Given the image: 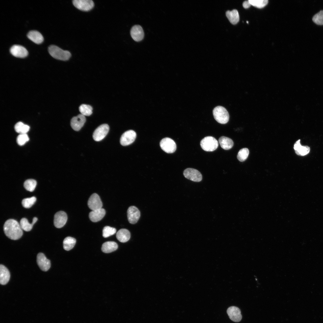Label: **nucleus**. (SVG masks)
I'll list each match as a JSON object with an SVG mask.
<instances>
[{"label": "nucleus", "instance_id": "nucleus-1", "mask_svg": "<svg viewBox=\"0 0 323 323\" xmlns=\"http://www.w3.org/2000/svg\"><path fill=\"white\" fill-rule=\"evenodd\" d=\"M3 229L6 235L13 240H17L22 236L23 231L20 224L16 220L10 219L5 223Z\"/></svg>", "mask_w": 323, "mask_h": 323}, {"label": "nucleus", "instance_id": "nucleus-2", "mask_svg": "<svg viewBox=\"0 0 323 323\" xmlns=\"http://www.w3.org/2000/svg\"><path fill=\"white\" fill-rule=\"evenodd\" d=\"M48 51L52 57L60 60H68L71 56L70 52L64 50L55 45H50L48 48Z\"/></svg>", "mask_w": 323, "mask_h": 323}, {"label": "nucleus", "instance_id": "nucleus-3", "mask_svg": "<svg viewBox=\"0 0 323 323\" xmlns=\"http://www.w3.org/2000/svg\"><path fill=\"white\" fill-rule=\"evenodd\" d=\"M213 113L215 120L221 124H225L229 120V114L223 107L221 106H216L213 110Z\"/></svg>", "mask_w": 323, "mask_h": 323}, {"label": "nucleus", "instance_id": "nucleus-4", "mask_svg": "<svg viewBox=\"0 0 323 323\" xmlns=\"http://www.w3.org/2000/svg\"><path fill=\"white\" fill-rule=\"evenodd\" d=\"M201 147L206 151H213L216 150L218 146L217 141L214 137L208 136L205 137L200 141Z\"/></svg>", "mask_w": 323, "mask_h": 323}, {"label": "nucleus", "instance_id": "nucleus-5", "mask_svg": "<svg viewBox=\"0 0 323 323\" xmlns=\"http://www.w3.org/2000/svg\"><path fill=\"white\" fill-rule=\"evenodd\" d=\"M162 149L167 153H174L176 150V146L175 141L169 138L162 139L160 143Z\"/></svg>", "mask_w": 323, "mask_h": 323}, {"label": "nucleus", "instance_id": "nucleus-6", "mask_svg": "<svg viewBox=\"0 0 323 323\" xmlns=\"http://www.w3.org/2000/svg\"><path fill=\"white\" fill-rule=\"evenodd\" d=\"M109 127L106 124H102L97 127L93 134V139L96 141H99L103 139L108 133Z\"/></svg>", "mask_w": 323, "mask_h": 323}, {"label": "nucleus", "instance_id": "nucleus-7", "mask_svg": "<svg viewBox=\"0 0 323 323\" xmlns=\"http://www.w3.org/2000/svg\"><path fill=\"white\" fill-rule=\"evenodd\" d=\"M183 175L187 179L195 182H199L202 179L200 173L196 169L187 168L183 172Z\"/></svg>", "mask_w": 323, "mask_h": 323}, {"label": "nucleus", "instance_id": "nucleus-8", "mask_svg": "<svg viewBox=\"0 0 323 323\" xmlns=\"http://www.w3.org/2000/svg\"><path fill=\"white\" fill-rule=\"evenodd\" d=\"M74 5L78 9L84 11H88L93 7L94 4L92 0H74Z\"/></svg>", "mask_w": 323, "mask_h": 323}, {"label": "nucleus", "instance_id": "nucleus-9", "mask_svg": "<svg viewBox=\"0 0 323 323\" xmlns=\"http://www.w3.org/2000/svg\"><path fill=\"white\" fill-rule=\"evenodd\" d=\"M136 136V133L134 131L130 130L126 131L121 137L120 143L124 146L129 145L134 141Z\"/></svg>", "mask_w": 323, "mask_h": 323}, {"label": "nucleus", "instance_id": "nucleus-10", "mask_svg": "<svg viewBox=\"0 0 323 323\" xmlns=\"http://www.w3.org/2000/svg\"><path fill=\"white\" fill-rule=\"evenodd\" d=\"M88 205L90 209L93 211L102 208L103 204L99 196L94 193L89 198Z\"/></svg>", "mask_w": 323, "mask_h": 323}, {"label": "nucleus", "instance_id": "nucleus-11", "mask_svg": "<svg viewBox=\"0 0 323 323\" xmlns=\"http://www.w3.org/2000/svg\"><path fill=\"white\" fill-rule=\"evenodd\" d=\"M127 216L129 222L132 224H135L137 222L140 217V212L135 206H131L127 210Z\"/></svg>", "mask_w": 323, "mask_h": 323}, {"label": "nucleus", "instance_id": "nucleus-12", "mask_svg": "<svg viewBox=\"0 0 323 323\" xmlns=\"http://www.w3.org/2000/svg\"><path fill=\"white\" fill-rule=\"evenodd\" d=\"M67 220V215L65 212L62 211H58L54 216V225L57 228H61L65 224Z\"/></svg>", "mask_w": 323, "mask_h": 323}, {"label": "nucleus", "instance_id": "nucleus-13", "mask_svg": "<svg viewBox=\"0 0 323 323\" xmlns=\"http://www.w3.org/2000/svg\"><path fill=\"white\" fill-rule=\"evenodd\" d=\"M11 54L14 56L23 58L27 57L28 52L24 47L19 45H15L12 46L10 49Z\"/></svg>", "mask_w": 323, "mask_h": 323}, {"label": "nucleus", "instance_id": "nucleus-14", "mask_svg": "<svg viewBox=\"0 0 323 323\" xmlns=\"http://www.w3.org/2000/svg\"><path fill=\"white\" fill-rule=\"evenodd\" d=\"M37 263L41 269L47 271L51 267L50 261L47 259L44 254L39 253L37 256Z\"/></svg>", "mask_w": 323, "mask_h": 323}, {"label": "nucleus", "instance_id": "nucleus-15", "mask_svg": "<svg viewBox=\"0 0 323 323\" xmlns=\"http://www.w3.org/2000/svg\"><path fill=\"white\" fill-rule=\"evenodd\" d=\"M86 121L85 116L81 114L73 117L71 121L72 128L76 131L79 130L83 126Z\"/></svg>", "mask_w": 323, "mask_h": 323}, {"label": "nucleus", "instance_id": "nucleus-16", "mask_svg": "<svg viewBox=\"0 0 323 323\" xmlns=\"http://www.w3.org/2000/svg\"><path fill=\"white\" fill-rule=\"evenodd\" d=\"M227 312L229 318L233 321L239 322L241 320L242 316L240 310L238 307H230L227 309Z\"/></svg>", "mask_w": 323, "mask_h": 323}, {"label": "nucleus", "instance_id": "nucleus-17", "mask_svg": "<svg viewBox=\"0 0 323 323\" xmlns=\"http://www.w3.org/2000/svg\"><path fill=\"white\" fill-rule=\"evenodd\" d=\"M130 35L135 41L139 42L144 38V33L142 27L139 25L133 26L130 30Z\"/></svg>", "mask_w": 323, "mask_h": 323}, {"label": "nucleus", "instance_id": "nucleus-18", "mask_svg": "<svg viewBox=\"0 0 323 323\" xmlns=\"http://www.w3.org/2000/svg\"><path fill=\"white\" fill-rule=\"evenodd\" d=\"M106 214L105 210L101 208L92 211L89 214L90 220L94 222H98L104 217Z\"/></svg>", "mask_w": 323, "mask_h": 323}, {"label": "nucleus", "instance_id": "nucleus-19", "mask_svg": "<svg viewBox=\"0 0 323 323\" xmlns=\"http://www.w3.org/2000/svg\"><path fill=\"white\" fill-rule=\"evenodd\" d=\"M300 140L297 141L295 143L293 148L295 153L299 156H304L309 153L310 151V147L307 146H303L300 143Z\"/></svg>", "mask_w": 323, "mask_h": 323}, {"label": "nucleus", "instance_id": "nucleus-20", "mask_svg": "<svg viewBox=\"0 0 323 323\" xmlns=\"http://www.w3.org/2000/svg\"><path fill=\"white\" fill-rule=\"evenodd\" d=\"M10 277L8 269L2 265H0V283L1 285L6 284L9 281Z\"/></svg>", "mask_w": 323, "mask_h": 323}, {"label": "nucleus", "instance_id": "nucleus-21", "mask_svg": "<svg viewBox=\"0 0 323 323\" xmlns=\"http://www.w3.org/2000/svg\"><path fill=\"white\" fill-rule=\"evenodd\" d=\"M27 36L29 39L36 44H40L43 41L44 38L42 35L36 31H30L28 33Z\"/></svg>", "mask_w": 323, "mask_h": 323}, {"label": "nucleus", "instance_id": "nucleus-22", "mask_svg": "<svg viewBox=\"0 0 323 323\" xmlns=\"http://www.w3.org/2000/svg\"><path fill=\"white\" fill-rule=\"evenodd\" d=\"M116 237L119 241L125 243L128 241L130 239V233L129 231L126 229H121L117 233Z\"/></svg>", "mask_w": 323, "mask_h": 323}, {"label": "nucleus", "instance_id": "nucleus-23", "mask_svg": "<svg viewBox=\"0 0 323 323\" xmlns=\"http://www.w3.org/2000/svg\"><path fill=\"white\" fill-rule=\"evenodd\" d=\"M118 248V245L114 241H107L102 245L101 250L105 253H109L116 250Z\"/></svg>", "mask_w": 323, "mask_h": 323}, {"label": "nucleus", "instance_id": "nucleus-24", "mask_svg": "<svg viewBox=\"0 0 323 323\" xmlns=\"http://www.w3.org/2000/svg\"><path fill=\"white\" fill-rule=\"evenodd\" d=\"M226 15L230 22L233 25L237 24L239 21V16L237 10L233 9L226 12Z\"/></svg>", "mask_w": 323, "mask_h": 323}, {"label": "nucleus", "instance_id": "nucleus-25", "mask_svg": "<svg viewBox=\"0 0 323 323\" xmlns=\"http://www.w3.org/2000/svg\"><path fill=\"white\" fill-rule=\"evenodd\" d=\"M221 147L225 150H228L233 146L234 143L231 138L224 136H221L219 139Z\"/></svg>", "mask_w": 323, "mask_h": 323}, {"label": "nucleus", "instance_id": "nucleus-26", "mask_svg": "<svg viewBox=\"0 0 323 323\" xmlns=\"http://www.w3.org/2000/svg\"><path fill=\"white\" fill-rule=\"evenodd\" d=\"M76 243V239L71 237H65L63 241L64 249L66 251L71 249L74 246Z\"/></svg>", "mask_w": 323, "mask_h": 323}, {"label": "nucleus", "instance_id": "nucleus-27", "mask_svg": "<svg viewBox=\"0 0 323 323\" xmlns=\"http://www.w3.org/2000/svg\"><path fill=\"white\" fill-rule=\"evenodd\" d=\"M30 127L21 122L16 123L14 126L15 131L18 133L26 134L30 129Z\"/></svg>", "mask_w": 323, "mask_h": 323}, {"label": "nucleus", "instance_id": "nucleus-28", "mask_svg": "<svg viewBox=\"0 0 323 323\" xmlns=\"http://www.w3.org/2000/svg\"><path fill=\"white\" fill-rule=\"evenodd\" d=\"M79 110L81 114L85 116H90L92 113V107L88 105H81L79 107Z\"/></svg>", "mask_w": 323, "mask_h": 323}, {"label": "nucleus", "instance_id": "nucleus-29", "mask_svg": "<svg viewBox=\"0 0 323 323\" xmlns=\"http://www.w3.org/2000/svg\"><path fill=\"white\" fill-rule=\"evenodd\" d=\"M37 184L36 181L33 179H28L24 183L25 188L30 192L33 191L35 189Z\"/></svg>", "mask_w": 323, "mask_h": 323}, {"label": "nucleus", "instance_id": "nucleus-30", "mask_svg": "<svg viewBox=\"0 0 323 323\" xmlns=\"http://www.w3.org/2000/svg\"><path fill=\"white\" fill-rule=\"evenodd\" d=\"M19 224L22 229L27 231H31L34 225L32 223H30L28 220L25 218H23L21 220Z\"/></svg>", "mask_w": 323, "mask_h": 323}, {"label": "nucleus", "instance_id": "nucleus-31", "mask_svg": "<svg viewBox=\"0 0 323 323\" xmlns=\"http://www.w3.org/2000/svg\"><path fill=\"white\" fill-rule=\"evenodd\" d=\"M249 151L247 148H243L240 150L237 155V158L240 162H243L247 159Z\"/></svg>", "mask_w": 323, "mask_h": 323}, {"label": "nucleus", "instance_id": "nucleus-32", "mask_svg": "<svg viewBox=\"0 0 323 323\" xmlns=\"http://www.w3.org/2000/svg\"><path fill=\"white\" fill-rule=\"evenodd\" d=\"M36 198L35 196L23 199L22 202L23 206L26 208H31L35 203Z\"/></svg>", "mask_w": 323, "mask_h": 323}, {"label": "nucleus", "instance_id": "nucleus-33", "mask_svg": "<svg viewBox=\"0 0 323 323\" xmlns=\"http://www.w3.org/2000/svg\"><path fill=\"white\" fill-rule=\"evenodd\" d=\"M249 1L251 5L259 8L264 7L268 2L267 0H249Z\"/></svg>", "mask_w": 323, "mask_h": 323}, {"label": "nucleus", "instance_id": "nucleus-34", "mask_svg": "<svg viewBox=\"0 0 323 323\" xmlns=\"http://www.w3.org/2000/svg\"><path fill=\"white\" fill-rule=\"evenodd\" d=\"M116 229L109 226H105L103 230V236L106 238L114 234L116 232Z\"/></svg>", "mask_w": 323, "mask_h": 323}, {"label": "nucleus", "instance_id": "nucleus-35", "mask_svg": "<svg viewBox=\"0 0 323 323\" xmlns=\"http://www.w3.org/2000/svg\"><path fill=\"white\" fill-rule=\"evenodd\" d=\"M312 20L317 24L323 25V10H320L315 14L312 18Z\"/></svg>", "mask_w": 323, "mask_h": 323}, {"label": "nucleus", "instance_id": "nucleus-36", "mask_svg": "<svg viewBox=\"0 0 323 323\" xmlns=\"http://www.w3.org/2000/svg\"><path fill=\"white\" fill-rule=\"evenodd\" d=\"M29 140V138L26 134H21L19 135L16 138L17 144L20 146L24 145Z\"/></svg>", "mask_w": 323, "mask_h": 323}, {"label": "nucleus", "instance_id": "nucleus-37", "mask_svg": "<svg viewBox=\"0 0 323 323\" xmlns=\"http://www.w3.org/2000/svg\"><path fill=\"white\" fill-rule=\"evenodd\" d=\"M251 5V4L249 2V0L245 1L243 4V7L245 9L249 8Z\"/></svg>", "mask_w": 323, "mask_h": 323}, {"label": "nucleus", "instance_id": "nucleus-38", "mask_svg": "<svg viewBox=\"0 0 323 323\" xmlns=\"http://www.w3.org/2000/svg\"><path fill=\"white\" fill-rule=\"evenodd\" d=\"M247 23H248V21H247Z\"/></svg>", "mask_w": 323, "mask_h": 323}]
</instances>
